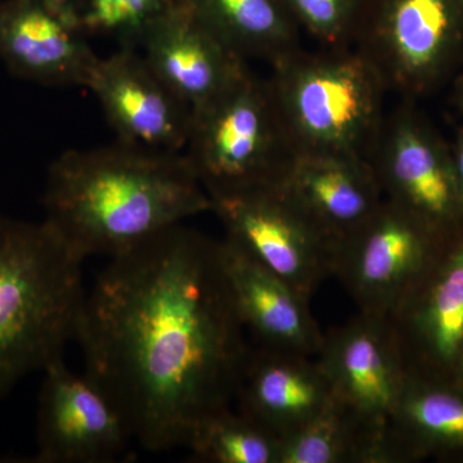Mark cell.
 I'll list each match as a JSON object with an SVG mask.
<instances>
[{
	"instance_id": "7402d4cb",
	"label": "cell",
	"mask_w": 463,
	"mask_h": 463,
	"mask_svg": "<svg viewBox=\"0 0 463 463\" xmlns=\"http://www.w3.org/2000/svg\"><path fill=\"white\" fill-rule=\"evenodd\" d=\"M187 448L194 461L279 463L281 439L230 407L203 420Z\"/></svg>"
},
{
	"instance_id": "8fae6325",
	"label": "cell",
	"mask_w": 463,
	"mask_h": 463,
	"mask_svg": "<svg viewBox=\"0 0 463 463\" xmlns=\"http://www.w3.org/2000/svg\"><path fill=\"white\" fill-rule=\"evenodd\" d=\"M316 359L335 398L385 434L408 379L389 318L359 312L343 327L325 335Z\"/></svg>"
},
{
	"instance_id": "5b68a950",
	"label": "cell",
	"mask_w": 463,
	"mask_h": 463,
	"mask_svg": "<svg viewBox=\"0 0 463 463\" xmlns=\"http://www.w3.org/2000/svg\"><path fill=\"white\" fill-rule=\"evenodd\" d=\"M184 155L212 203L281 187L297 160L269 83L249 67L194 109Z\"/></svg>"
},
{
	"instance_id": "9c48e42d",
	"label": "cell",
	"mask_w": 463,
	"mask_h": 463,
	"mask_svg": "<svg viewBox=\"0 0 463 463\" xmlns=\"http://www.w3.org/2000/svg\"><path fill=\"white\" fill-rule=\"evenodd\" d=\"M132 434L105 392L63 359L44 371L38 408V463H112Z\"/></svg>"
},
{
	"instance_id": "d4e9b609",
	"label": "cell",
	"mask_w": 463,
	"mask_h": 463,
	"mask_svg": "<svg viewBox=\"0 0 463 463\" xmlns=\"http://www.w3.org/2000/svg\"><path fill=\"white\" fill-rule=\"evenodd\" d=\"M457 194H458L459 207L463 212V139L458 146L455 163Z\"/></svg>"
},
{
	"instance_id": "ac0fdd59",
	"label": "cell",
	"mask_w": 463,
	"mask_h": 463,
	"mask_svg": "<svg viewBox=\"0 0 463 463\" xmlns=\"http://www.w3.org/2000/svg\"><path fill=\"white\" fill-rule=\"evenodd\" d=\"M281 187L337 245L383 203L373 167L362 158L298 156Z\"/></svg>"
},
{
	"instance_id": "ffe728a7",
	"label": "cell",
	"mask_w": 463,
	"mask_h": 463,
	"mask_svg": "<svg viewBox=\"0 0 463 463\" xmlns=\"http://www.w3.org/2000/svg\"><path fill=\"white\" fill-rule=\"evenodd\" d=\"M422 444L463 447V397L408 374L385 429L388 463L403 461Z\"/></svg>"
},
{
	"instance_id": "e0dca14e",
	"label": "cell",
	"mask_w": 463,
	"mask_h": 463,
	"mask_svg": "<svg viewBox=\"0 0 463 463\" xmlns=\"http://www.w3.org/2000/svg\"><path fill=\"white\" fill-rule=\"evenodd\" d=\"M222 258L234 304L255 345L316 358L325 335L309 298L222 241Z\"/></svg>"
},
{
	"instance_id": "484cf974",
	"label": "cell",
	"mask_w": 463,
	"mask_h": 463,
	"mask_svg": "<svg viewBox=\"0 0 463 463\" xmlns=\"http://www.w3.org/2000/svg\"><path fill=\"white\" fill-rule=\"evenodd\" d=\"M457 368H458L459 377H461L463 383V341L461 350H459L458 364H457Z\"/></svg>"
},
{
	"instance_id": "ba28073f",
	"label": "cell",
	"mask_w": 463,
	"mask_h": 463,
	"mask_svg": "<svg viewBox=\"0 0 463 463\" xmlns=\"http://www.w3.org/2000/svg\"><path fill=\"white\" fill-rule=\"evenodd\" d=\"M457 29L456 0H368L354 48L388 90L413 93L446 60Z\"/></svg>"
},
{
	"instance_id": "3957f363",
	"label": "cell",
	"mask_w": 463,
	"mask_h": 463,
	"mask_svg": "<svg viewBox=\"0 0 463 463\" xmlns=\"http://www.w3.org/2000/svg\"><path fill=\"white\" fill-rule=\"evenodd\" d=\"M83 261L48 222L0 216V397L63 359L87 295Z\"/></svg>"
},
{
	"instance_id": "4fadbf2b",
	"label": "cell",
	"mask_w": 463,
	"mask_h": 463,
	"mask_svg": "<svg viewBox=\"0 0 463 463\" xmlns=\"http://www.w3.org/2000/svg\"><path fill=\"white\" fill-rule=\"evenodd\" d=\"M383 199L431 227L459 207L455 164L450 165L412 115L392 112L383 118L370 156Z\"/></svg>"
},
{
	"instance_id": "d6986e66",
	"label": "cell",
	"mask_w": 463,
	"mask_h": 463,
	"mask_svg": "<svg viewBox=\"0 0 463 463\" xmlns=\"http://www.w3.org/2000/svg\"><path fill=\"white\" fill-rule=\"evenodd\" d=\"M199 18L237 56L272 65L300 48L297 21L283 0H188Z\"/></svg>"
},
{
	"instance_id": "8992f818",
	"label": "cell",
	"mask_w": 463,
	"mask_h": 463,
	"mask_svg": "<svg viewBox=\"0 0 463 463\" xmlns=\"http://www.w3.org/2000/svg\"><path fill=\"white\" fill-rule=\"evenodd\" d=\"M224 242L310 298L334 276L337 245L282 187L213 201Z\"/></svg>"
},
{
	"instance_id": "44dd1931",
	"label": "cell",
	"mask_w": 463,
	"mask_h": 463,
	"mask_svg": "<svg viewBox=\"0 0 463 463\" xmlns=\"http://www.w3.org/2000/svg\"><path fill=\"white\" fill-rule=\"evenodd\" d=\"M385 434L335 398L306 425L281 439L279 463H388Z\"/></svg>"
},
{
	"instance_id": "7a4b0ae2",
	"label": "cell",
	"mask_w": 463,
	"mask_h": 463,
	"mask_svg": "<svg viewBox=\"0 0 463 463\" xmlns=\"http://www.w3.org/2000/svg\"><path fill=\"white\" fill-rule=\"evenodd\" d=\"M43 205L44 221L84 260L118 257L213 209L184 154L118 141L60 155Z\"/></svg>"
},
{
	"instance_id": "6da1fadb",
	"label": "cell",
	"mask_w": 463,
	"mask_h": 463,
	"mask_svg": "<svg viewBox=\"0 0 463 463\" xmlns=\"http://www.w3.org/2000/svg\"><path fill=\"white\" fill-rule=\"evenodd\" d=\"M222 241L173 225L111 258L85 295V373L149 452L187 447L230 408L249 354Z\"/></svg>"
},
{
	"instance_id": "52a82bcc",
	"label": "cell",
	"mask_w": 463,
	"mask_h": 463,
	"mask_svg": "<svg viewBox=\"0 0 463 463\" xmlns=\"http://www.w3.org/2000/svg\"><path fill=\"white\" fill-rule=\"evenodd\" d=\"M430 227L383 199L361 228L341 241L336 276L359 312L389 318L431 267Z\"/></svg>"
},
{
	"instance_id": "603a6c76",
	"label": "cell",
	"mask_w": 463,
	"mask_h": 463,
	"mask_svg": "<svg viewBox=\"0 0 463 463\" xmlns=\"http://www.w3.org/2000/svg\"><path fill=\"white\" fill-rule=\"evenodd\" d=\"M87 36L114 38L123 48H141L146 33L160 18L188 0H76Z\"/></svg>"
},
{
	"instance_id": "30bf717a",
	"label": "cell",
	"mask_w": 463,
	"mask_h": 463,
	"mask_svg": "<svg viewBox=\"0 0 463 463\" xmlns=\"http://www.w3.org/2000/svg\"><path fill=\"white\" fill-rule=\"evenodd\" d=\"M99 60L76 0H0V61L17 78L88 88Z\"/></svg>"
},
{
	"instance_id": "cb8c5ba5",
	"label": "cell",
	"mask_w": 463,
	"mask_h": 463,
	"mask_svg": "<svg viewBox=\"0 0 463 463\" xmlns=\"http://www.w3.org/2000/svg\"><path fill=\"white\" fill-rule=\"evenodd\" d=\"M298 27L322 47H352L368 0H283Z\"/></svg>"
},
{
	"instance_id": "7c38bea8",
	"label": "cell",
	"mask_w": 463,
	"mask_h": 463,
	"mask_svg": "<svg viewBox=\"0 0 463 463\" xmlns=\"http://www.w3.org/2000/svg\"><path fill=\"white\" fill-rule=\"evenodd\" d=\"M88 90L93 91L118 141L157 151L182 152L192 109L133 48L99 58Z\"/></svg>"
},
{
	"instance_id": "9a60e30c",
	"label": "cell",
	"mask_w": 463,
	"mask_h": 463,
	"mask_svg": "<svg viewBox=\"0 0 463 463\" xmlns=\"http://www.w3.org/2000/svg\"><path fill=\"white\" fill-rule=\"evenodd\" d=\"M141 50L161 80L192 109L218 96L248 67L194 16L190 3L160 18Z\"/></svg>"
},
{
	"instance_id": "5bb4252c",
	"label": "cell",
	"mask_w": 463,
	"mask_h": 463,
	"mask_svg": "<svg viewBox=\"0 0 463 463\" xmlns=\"http://www.w3.org/2000/svg\"><path fill=\"white\" fill-rule=\"evenodd\" d=\"M234 401L239 412L282 439L315 419L335 395L316 358L252 345Z\"/></svg>"
},
{
	"instance_id": "2e32d148",
	"label": "cell",
	"mask_w": 463,
	"mask_h": 463,
	"mask_svg": "<svg viewBox=\"0 0 463 463\" xmlns=\"http://www.w3.org/2000/svg\"><path fill=\"white\" fill-rule=\"evenodd\" d=\"M429 268L389 317L408 374L420 358L457 368L463 341V239Z\"/></svg>"
},
{
	"instance_id": "277c9868",
	"label": "cell",
	"mask_w": 463,
	"mask_h": 463,
	"mask_svg": "<svg viewBox=\"0 0 463 463\" xmlns=\"http://www.w3.org/2000/svg\"><path fill=\"white\" fill-rule=\"evenodd\" d=\"M270 91L298 156L367 160L379 137L388 91L354 47L298 48L272 63Z\"/></svg>"
}]
</instances>
